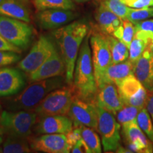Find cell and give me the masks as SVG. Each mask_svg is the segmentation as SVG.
<instances>
[{"label":"cell","instance_id":"obj_21","mask_svg":"<svg viewBox=\"0 0 153 153\" xmlns=\"http://www.w3.org/2000/svg\"><path fill=\"white\" fill-rule=\"evenodd\" d=\"M30 14L28 0H4L0 4V15L29 23Z\"/></svg>","mask_w":153,"mask_h":153},{"label":"cell","instance_id":"obj_19","mask_svg":"<svg viewBox=\"0 0 153 153\" xmlns=\"http://www.w3.org/2000/svg\"><path fill=\"white\" fill-rule=\"evenodd\" d=\"M133 74L147 90L153 91V51L146 48L134 65Z\"/></svg>","mask_w":153,"mask_h":153},{"label":"cell","instance_id":"obj_35","mask_svg":"<svg viewBox=\"0 0 153 153\" xmlns=\"http://www.w3.org/2000/svg\"><path fill=\"white\" fill-rule=\"evenodd\" d=\"M135 30H143L153 35V19L143 21L135 24Z\"/></svg>","mask_w":153,"mask_h":153},{"label":"cell","instance_id":"obj_3","mask_svg":"<svg viewBox=\"0 0 153 153\" xmlns=\"http://www.w3.org/2000/svg\"><path fill=\"white\" fill-rule=\"evenodd\" d=\"M65 82H66V80L61 76L35 82V83L26 87L14 99L11 104L12 109L30 111L36 108L50 92L64 87Z\"/></svg>","mask_w":153,"mask_h":153},{"label":"cell","instance_id":"obj_29","mask_svg":"<svg viewBox=\"0 0 153 153\" xmlns=\"http://www.w3.org/2000/svg\"><path fill=\"white\" fill-rule=\"evenodd\" d=\"M138 108L133 106L124 105L121 109L118 111L116 114L118 122L120 124V126H124L137 121V116L140 111Z\"/></svg>","mask_w":153,"mask_h":153},{"label":"cell","instance_id":"obj_30","mask_svg":"<svg viewBox=\"0 0 153 153\" xmlns=\"http://www.w3.org/2000/svg\"><path fill=\"white\" fill-rule=\"evenodd\" d=\"M151 18H153V6L140 9L129 7L126 19L129 20L133 24H136Z\"/></svg>","mask_w":153,"mask_h":153},{"label":"cell","instance_id":"obj_39","mask_svg":"<svg viewBox=\"0 0 153 153\" xmlns=\"http://www.w3.org/2000/svg\"><path fill=\"white\" fill-rule=\"evenodd\" d=\"M147 48L153 51V36H152L148 41V45H147Z\"/></svg>","mask_w":153,"mask_h":153},{"label":"cell","instance_id":"obj_43","mask_svg":"<svg viewBox=\"0 0 153 153\" xmlns=\"http://www.w3.org/2000/svg\"><path fill=\"white\" fill-rule=\"evenodd\" d=\"M4 1V0H0V4H1V3H2Z\"/></svg>","mask_w":153,"mask_h":153},{"label":"cell","instance_id":"obj_17","mask_svg":"<svg viewBox=\"0 0 153 153\" xmlns=\"http://www.w3.org/2000/svg\"><path fill=\"white\" fill-rule=\"evenodd\" d=\"M95 104L114 115L124 106L117 86L112 83H106L98 88Z\"/></svg>","mask_w":153,"mask_h":153},{"label":"cell","instance_id":"obj_41","mask_svg":"<svg viewBox=\"0 0 153 153\" xmlns=\"http://www.w3.org/2000/svg\"><path fill=\"white\" fill-rule=\"evenodd\" d=\"M3 134H0V146H1V143H2L3 142ZM0 152H1V148H0Z\"/></svg>","mask_w":153,"mask_h":153},{"label":"cell","instance_id":"obj_7","mask_svg":"<svg viewBox=\"0 0 153 153\" xmlns=\"http://www.w3.org/2000/svg\"><path fill=\"white\" fill-rule=\"evenodd\" d=\"M97 130L100 134L103 148L105 152L117 150L120 146V124L114 114L97 106Z\"/></svg>","mask_w":153,"mask_h":153},{"label":"cell","instance_id":"obj_28","mask_svg":"<svg viewBox=\"0 0 153 153\" xmlns=\"http://www.w3.org/2000/svg\"><path fill=\"white\" fill-rule=\"evenodd\" d=\"M137 123L143 133L153 143V122L146 107L140 110L137 116Z\"/></svg>","mask_w":153,"mask_h":153},{"label":"cell","instance_id":"obj_36","mask_svg":"<svg viewBox=\"0 0 153 153\" xmlns=\"http://www.w3.org/2000/svg\"><path fill=\"white\" fill-rule=\"evenodd\" d=\"M0 51H14V52L22 53V51L21 48L16 47V45H13L7 41H6L4 38L0 36Z\"/></svg>","mask_w":153,"mask_h":153},{"label":"cell","instance_id":"obj_2","mask_svg":"<svg viewBox=\"0 0 153 153\" xmlns=\"http://www.w3.org/2000/svg\"><path fill=\"white\" fill-rule=\"evenodd\" d=\"M89 44V36H86L76 58L73 83L75 94L82 100L91 103L97 97L98 86L94 72Z\"/></svg>","mask_w":153,"mask_h":153},{"label":"cell","instance_id":"obj_20","mask_svg":"<svg viewBox=\"0 0 153 153\" xmlns=\"http://www.w3.org/2000/svg\"><path fill=\"white\" fill-rule=\"evenodd\" d=\"M134 64L129 60L124 62L111 64L105 70L98 83V88L106 83H112L118 86L127 76L133 74Z\"/></svg>","mask_w":153,"mask_h":153},{"label":"cell","instance_id":"obj_18","mask_svg":"<svg viewBox=\"0 0 153 153\" xmlns=\"http://www.w3.org/2000/svg\"><path fill=\"white\" fill-rule=\"evenodd\" d=\"M73 128V122L65 115H55L41 117L36 126L38 134H67Z\"/></svg>","mask_w":153,"mask_h":153},{"label":"cell","instance_id":"obj_40","mask_svg":"<svg viewBox=\"0 0 153 153\" xmlns=\"http://www.w3.org/2000/svg\"><path fill=\"white\" fill-rule=\"evenodd\" d=\"M73 1H76V2L77 3H85V2H87V1H90V0H73Z\"/></svg>","mask_w":153,"mask_h":153},{"label":"cell","instance_id":"obj_11","mask_svg":"<svg viewBox=\"0 0 153 153\" xmlns=\"http://www.w3.org/2000/svg\"><path fill=\"white\" fill-rule=\"evenodd\" d=\"M74 126L83 125L97 129L98 122L97 105L79 98L76 94L68 113Z\"/></svg>","mask_w":153,"mask_h":153},{"label":"cell","instance_id":"obj_12","mask_svg":"<svg viewBox=\"0 0 153 153\" xmlns=\"http://www.w3.org/2000/svg\"><path fill=\"white\" fill-rule=\"evenodd\" d=\"M26 78L19 68H0V97L16 94L25 87Z\"/></svg>","mask_w":153,"mask_h":153},{"label":"cell","instance_id":"obj_8","mask_svg":"<svg viewBox=\"0 0 153 153\" xmlns=\"http://www.w3.org/2000/svg\"><path fill=\"white\" fill-rule=\"evenodd\" d=\"M89 43L95 79L98 85L105 70L113 63L108 35L104 33H94L91 36Z\"/></svg>","mask_w":153,"mask_h":153},{"label":"cell","instance_id":"obj_6","mask_svg":"<svg viewBox=\"0 0 153 153\" xmlns=\"http://www.w3.org/2000/svg\"><path fill=\"white\" fill-rule=\"evenodd\" d=\"M36 118L35 112L28 111H3L0 114V126L9 135L27 138L31 134Z\"/></svg>","mask_w":153,"mask_h":153},{"label":"cell","instance_id":"obj_13","mask_svg":"<svg viewBox=\"0 0 153 153\" xmlns=\"http://www.w3.org/2000/svg\"><path fill=\"white\" fill-rule=\"evenodd\" d=\"M30 148L46 153H69L71 148L65 134H43L30 141Z\"/></svg>","mask_w":153,"mask_h":153},{"label":"cell","instance_id":"obj_38","mask_svg":"<svg viewBox=\"0 0 153 153\" xmlns=\"http://www.w3.org/2000/svg\"><path fill=\"white\" fill-rule=\"evenodd\" d=\"M145 107H146L147 110L148 111L153 122V94L152 95H150V97H148V100H147Z\"/></svg>","mask_w":153,"mask_h":153},{"label":"cell","instance_id":"obj_31","mask_svg":"<svg viewBox=\"0 0 153 153\" xmlns=\"http://www.w3.org/2000/svg\"><path fill=\"white\" fill-rule=\"evenodd\" d=\"M147 45H148V41L146 40L137 37V36H134L133 41L128 48V60L135 65V63L137 62L146 50Z\"/></svg>","mask_w":153,"mask_h":153},{"label":"cell","instance_id":"obj_42","mask_svg":"<svg viewBox=\"0 0 153 153\" xmlns=\"http://www.w3.org/2000/svg\"><path fill=\"white\" fill-rule=\"evenodd\" d=\"M4 131L2 127H1V126H0V134H4Z\"/></svg>","mask_w":153,"mask_h":153},{"label":"cell","instance_id":"obj_33","mask_svg":"<svg viewBox=\"0 0 153 153\" xmlns=\"http://www.w3.org/2000/svg\"><path fill=\"white\" fill-rule=\"evenodd\" d=\"M20 53L14 51H0V68L13 65L21 59Z\"/></svg>","mask_w":153,"mask_h":153},{"label":"cell","instance_id":"obj_37","mask_svg":"<svg viewBox=\"0 0 153 153\" xmlns=\"http://www.w3.org/2000/svg\"><path fill=\"white\" fill-rule=\"evenodd\" d=\"M70 152L72 153H82V152L87 153V150H86V148L85 145L83 144V143H82V140H80L78 141V142H76L75 144L72 146Z\"/></svg>","mask_w":153,"mask_h":153},{"label":"cell","instance_id":"obj_24","mask_svg":"<svg viewBox=\"0 0 153 153\" xmlns=\"http://www.w3.org/2000/svg\"><path fill=\"white\" fill-rule=\"evenodd\" d=\"M32 149L26 137H21L9 135L2 145L1 152L24 153L30 152Z\"/></svg>","mask_w":153,"mask_h":153},{"label":"cell","instance_id":"obj_32","mask_svg":"<svg viewBox=\"0 0 153 153\" xmlns=\"http://www.w3.org/2000/svg\"><path fill=\"white\" fill-rule=\"evenodd\" d=\"M101 4L109 9L120 19H126L129 7L126 5L121 0H103Z\"/></svg>","mask_w":153,"mask_h":153},{"label":"cell","instance_id":"obj_15","mask_svg":"<svg viewBox=\"0 0 153 153\" xmlns=\"http://www.w3.org/2000/svg\"><path fill=\"white\" fill-rule=\"evenodd\" d=\"M76 17L72 10L51 9L40 11L36 15L39 26L43 29H57L72 22Z\"/></svg>","mask_w":153,"mask_h":153},{"label":"cell","instance_id":"obj_26","mask_svg":"<svg viewBox=\"0 0 153 153\" xmlns=\"http://www.w3.org/2000/svg\"><path fill=\"white\" fill-rule=\"evenodd\" d=\"M135 33V24L128 19H122L121 24L115 30L113 36L129 48Z\"/></svg>","mask_w":153,"mask_h":153},{"label":"cell","instance_id":"obj_23","mask_svg":"<svg viewBox=\"0 0 153 153\" xmlns=\"http://www.w3.org/2000/svg\"><path fill=\"white\" fill-rule=\"evenodd\" d=\"M81 140L85 145L87 153L101 152V143L98 134L88 126L79 125Z\"/></svg>","mask_w":153,"mask_h":153},{"label":"cell","instance_id":"obj_1","mask_svg":"<svg viewBox=\"0 0 153 153\" xmlns=\"http://www.w3.org/2000/svg\"><path fill=\"white\" fill-rule=\"evenodd\" d=\"M87 33V25L82 22H74L63 26L53 33L65 64V80L69 85L73 82L76 58Z\"/></svg>","mask_w":153,"mask_h":153},{"label":"cell","instance_id":"obj_5","mask_svg":"<svg viewBox=\"0 0 153 153\" xmlns=\"http://www.w3.org/2000/svg\"><path fill=\"white\" fill-rule=\"evenodd\" d=\"M0 36L19 48L26 50L31 43L33 28L23 21L0 15Z\"/></svg>","mask_w":153,"mask_h":153},{"label":"cell","instance_id":"obj_27","mask_svg":"<svg viewBox=\"0 0 153 153\" xmlns=\"http://www.w3.org/2000/svg\"><path fill=\"white\" fill-rule=\"evenodd\" d=\"M73 0H33V4L38 11L51 9L73 10L75 5Z\"/></svg>","mask_w":153,"mask_h":153},{"label":"cell","instance_id":"obj_9","mask_svg":"<svg viewBox=\"0 0 153 153\" xmlns=\"http://www.w3.org/2000/svg\"><path fill=\"white\" fill-rule=\"evenodd\" d=\"M55 48L54 43L49 38L41 36L28 55L19 62L17 68L28 74L33 73L47 60Z\"/></svg>","mask_w":153,"mask_h":153},{"label":"cell","instance_id":"obj_16","mask_svg":"<svg viewBox=\"0 0 153 153\" xmlns=\"http://www.w3.org/2000/svg\"><path fill=\"white\" fill-rule=\"evenodd\" d=\"M66 68L63 58L55 48L47 60L33 73L28 74L31 82L41 81L65 74Z\"/></svg>","mask_w":153,"mask_h":153},{"label":"cell","instance_id":"obj_34","mask_svg":"<svg viewBox=\"0 0 153 153\" xmlns=\"http://www.w3.org/2000/svg\"><path fill=\"white\" fill-rule=\"evenodd\" d=\"M121 1L131 8L140 9L153 6V0H121Z\"/></svg>","mask_w":153,"mask_h":153},{"label":"cell","instance_id":"obj_4","mask_svg":"<svg viewBox=\"0 0 153 153\" xmlns=\"http://www.w3.org/2000/svg\"><path fill=\"white\" fill-rule=\"evenodd\" d=\"M73 89L62 87L50 92L34 108L40 118L55 115H68L74 97Z\"/></svg>","mask_w":153,"mask_h":153},{"label":"cell","instance_id":"obj_25","mask_svg":"<svg viewBox=\"0 0 153 153\" xmlns=\"http://www.w3.org/2000/svg\"><path fill=\"white\" fill-rule=\"evenodd\" d=\"M112 57V64L127 60L129 57L128 48L114 36L108 35Z\"/></svg>","mask_w":153,"mask_h":153},{"label":"cell","instance_id":"obj_10","mask_svg":"<svg viewBox=\"0 0 153 153\" xmlns=\"http://www.w3.org/2000/svg\"><path fill=\"white\" fill-rule=\"evenodd\" d=\"M117 87L124 105L135 106L139 109L145 107L148 100L147 89L134 74L124 79Z\"/></svg>","mask_w":153,"mask_h":153},{"label":"cell","instance_id":"obj_44","mask_svg":"<svg viewBox=\"0 0 153 153\" xmlns=\"http://www.w3.org/2000/svg\"><path fill=\"white\" fill-rule=\"evenodd\" d=\"M1 105H0V111H1Z\"/></svg>","mask_w":153,"mask_h":153},{"label":"cell","instance_id":"obj_14","mask_svg":"<svg viewBox=\"0 0 153 153\" xmlns=\"http://www.w3.org/2000/svg\"><path fill=\"white\" fill-rule=\"evenodd\" d=\"M122 132L131 152H153L152 142L143 133L137 121L122 126Z\"/></svg>","mask_w":153,"mask_h":153},{"label":"cell","instance_id":"obj_22","mask_svg":"<svg viewBox=\"0 0 153 153\" xmlns=\"http://www.w3.org/2000/svg\"><path fill=\"white\" fill-rule=\"evenodd\" d=\"M96 20L102 33L111 36H113L122 22V19L101 4L97 11Z\"/></svg>","mask_w":153,"mask_h":153}]
</instances>
